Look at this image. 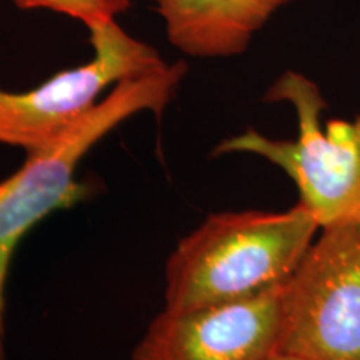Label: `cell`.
<instances>
[{
	"instance_id": "2",
	"label": "cell",
	"mask_w": 360,
	"mask_h": 360,
	"mask_svg": "<svg viewBox=\"0 0 360 360\" xmlns=\"http://www.w3.org/2000/svg\"><path fill=\"white\" fill-rule=\"evenodd\" d=\"M186 74L187 64L179 60L120 80L69 132L27 154L25 164L0 182V360H6V285L17 245L42 219L89 199L92 188L75 179L80 160L130 117L164 114Z\"/></svg>"
},
{
	"instance_id": "1",
	"label": "cell",
	"mask_w": 360,
	"mask_h": 360,
	"mask_svg": "<svg viewBox=\"0 0 360 360\" xmlns=\"http://www.w3.org/2000/svg\"><path fill=\"white\" fill-rule=\"evenodd\" d=\"M321 231L302 204L209 215L165 264V309L240 302L289 282Z\"/></svg>"
},
{
	"instance_id": "7",
	"label": "cell",
	"mask_w": 360,
	"mask_h": 360,
	"mask_svg": "<svg viewBox=\"0 0 360 360\" xmlns=\"http://www.w3.org/2000/svg\"><path fill=\"white\" fill-rule=\"evenodd\" d=\"M294 0H155L169 42L200 58L240 56L278 8Z\"/></svg>"
},
{
	"instance_id": "8",
	"label": "cell",
	"mask_w": 360,
	"mask_h": 360,
	"mask_svg": "<svg viewBox=\"0 0 360 360\" xmlns=\"http://www.w3.org/2000/svg\"><path fill=\"white\" fill-rule=\"evenodd\" d=\"M20 11H51L82 22L89 29L114 20L132 7V0H11Z\"/></svg>"
},
{
	"instance_id": "4",
	"label": "cell",
	"mask_w": 360,
	"mask_h": 360,
	"mask_svg": "<svg viewBox=\"0 0 360 360\" xmlns=\"http://www.w3.org/2000/svg\"><path fill=\"white\" fill-rule=\"evenodd\" d=\"M281 354L360 360V219L319 231L285 283Z\"/></svg>"
},
{
	"instance_id": "3",
	"label": "cell",
	"mask_w": 360,
	"mask_h": 360,
	"mask_svg": "<svg viewBox=\"0 0 360 360\" xmlns=\"http://www.w3.org/2000/svg\"><path fill=\"white\" fill-rule=\"evenodd\" d=\"M267 102H287L297 114L294 141L270 139L257 130L225 139L212 157L252 154L282 169L299 191L300 202L319 225L360 219V115L354 122L328 120L321 89L312 80L287 70L270 85Z\"/></svg>"
},
{
	"instance_id": "9",
	"label": "cell",
	"mask_w": 360,
	"mask_h": 360,
	"mask_svg": "<svg viewBox=\"0 0 360 360\" xmlns=\"http://www.w3.org/2000/svg\"><path fill=\"white\" fill-rule=\"evenodd\" d=\"M270 360H304V359L295 357V355H289V354H277V355H274Z\"/></svg>"
},
{
	"instance_id": "6",
	"label": "cell",
	"mask_w": 360,
	"mask_h": 360,
	"mask_svg": "<svg viewBox=\"0 0 360 360\" xmlns=\"http://www.w3.org/2000/svg\"><path fill=\"white\" fill-rule=\"evenodd\" d=\"M283 294L277 289L240 302L157 315L132 360H270L281 354Z\"/></svg>"
},
{
	"instance_id": "5",
	"label": "cell",
	"mask_w": 360,
	"mask_h": 360,
	"mask_svg": "<svg viewBox=\"0 0 360 360\" xmlns=\"http://www.w3.org/2000/svg\"><path fill=\"white\" fill-rule=\"evenodd\" d=\"M94 56L85 64L60 70L37 87L11 92L0 87V143L25 154L52 146L84 119L120 80L167 67L154 47L107 20L89 29Z\"/></svg>"
}]
</instances>
